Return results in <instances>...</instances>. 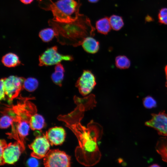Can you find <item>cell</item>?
<instances>
[{"label":"cell","mask_w":167,"mask_h":167,"mask_svg":"<svg viewBox=\"0 0 167 167\" xmlns=\"http://www.w3.org/2000/svg\"><path fill=\"white\" fill-rule=\"evenodd\" d=\"M74 100L77 106L68 114L59 115L57 119L65 122V126L74 134L78 141L79 145L75 150V156L77 161L86 166H92L100 160L101 154L97 142L103 134L102 126L91 120L87 127L82 125L81 121L84 112L96 106L95 96L90 94L83 98L75 96Z\"/></svg>","instance_id":"6da1fadb"},{"label":"cell","mask_w":167,"mask_h":167,"mask_svg":"<svg viewBox=\"0 0 167 167\" xmlns=\"http://www.w3.org/2000/svg\"><path fill=\"white\" fill-rule=\"evenodd\" d=\"M48 23L54 30L58 41L62 45L77 47L81 45L85 38L95 35V28L89 19L83 14L71 23H59L51 19Z\"/></svg>","instance_id":"7a4b0ae2"},{"label":"cell","mask_w":167,"mask_h":167,"mask_svg":"<svg viewBox=\"0 0 167 167\" xmlns=\"http://www.w3.org/2000/svg\"><path fill=\"white\" fill-rule=\"evenodd\" d=\"M39 6L47 11H52L54 20L61 23H69L76 20L81 4L75 0H59L53 2L50 0H38Z\"/></svg>","instance_id":"3957f363"},{"label":"cell","mask_w":167,"mask_h":167,"mask_svg":"<svg viewBox=\"0 0 167 167\" xmlns=\"http://www.w3.org/2000/svg\"><path fill=\"white\" fill-rule=\"evenodd\" d=\"M71 156L65 152L58 149L49 150L43 159L45 167H69L71 166Z\"/></svg>","instance_id":"277c9868"},{"label":"cell","mask_w":167,"mask_h":167,"mask_svg":"<svg viewBox=\"0 0 167 167\" xmlns=\"http://www.w3.org/2000/svg\"><path fill=\"white\" fill-rule=\"evenodd\" d=\"M73 58L71 55H64L58 52L57 46L49 48L45 50L39 58L40 66L56 65L62 61H72Z\"/></svg>","instance_id":"5b68a950"},{"label":"cell","mask_w":167,"mask_h":167,"mask_svg":"<svg viewBox=\"0 0 167 167\" xmlns=\"http://www.w3.org/2000/svg\"><path fill=\"white\" fill-rule=\"evenodd\" d=\"M25 79L15 75L4 78L5 93L9 103H11L14 99L17 98L21 91L24 89L23 83Z\"/></svg>","instance_id":"8992f818"},{"label":"cell","mask_w":167,"mask_h":167,"mask_svg":"<svg viewBox=\"0 0 167 167\" xmlns=\"http://www.w3.org/2000/svg\"><path fill=\"white\" fill-rule=\"evenodd\" d=\"M24 149L18 141L7 144L0 155V165L5 164H13L19 159L21 152Z\"/></svg>","instance_id":"52a82bcc"},{"label":"cell","mask_w":167,"mask_h":167,"mask_svg":"<svg viewBox=\"0 0 167 167\" xmlns=\"http://www.w3.org/2000/svg\"><path fill=\"white\" fill-rule=\"evenodd\" d=\"M95 77L90 71L84 70L76 84L79 93L83 96L90 93L96 85Z\"/></svg>","instance_id":"ba28073f"},{"label":"cell","mask_w":167,"mask_h":167,"mask_svg":"<svg viewBox=\"0 0 167 167\" xmlns=\"http://www.w3.org/2000/svg\"><path fill=\"white\" fill-rule=\"evenodd\" d=\"M50 145L45 134L42 136H37L28 145L29 148L32 150L31 156L38 159L44 158L49 150Z\"/></svg>","instance_id":"9c48e42d"},{"label":"cell","mask_w":167,"mask_h":167,"mask_svg":"<svg viewBox=\"0 0 167 167\" xmlns=\"http://www.w3.org/2000/svg\"><path fill=\"white\" fill-rule=\"evenodd\" d=\"M151 115V119L146 122L145 125L156 130L159 135L167 137V114L162 111Z\"/></svg>","instance_id":"30bf717a"},{"label":"cell","mask_w":167,"mask_h":167,"mask_svg":"<svg viewBox=\"0 0 167 167\" xmlns=\"http://www.w3.org/2000/svg\"><path fill=\"white\" fill-rule=\"evenodd\" d=\"M50 145H58L64 141L66 133L62 127L55 126L50 128L45 134Z\"/></svg>","instance_id":"8fae6325"},{"label":"cell","mask_w":167,"mask_h":167,"mask_svg":"<svg viewBox=\"0 0 167 167\" xmlns=\"http://www.w3.org/2000/svg\"><path fill=\"white\" fill-rule=\"evenodd\" d=\"M81 45L87 53L94 54L97 53L99 48V43L92 36H88L83 41Z\"/></svg>","instance_id":"7c38bea8"},{"label":"cell","mask_w":167,"mask_h":167,"mask_svg":"<svg viewBox=\"0 0 167 167\" xmlns=\"http://www.w3.org/2000/svg\"><path fill=\"white\" fill-rule=\"evenodd\" d=\"M54 70L51 76V79L55 84L61 87L64 77V68L60 63L56 65Z\"/></svg>","instance_id":"4fadbf2b"},{"label":"cell","mask_w":167,"mask_h":167,"mask_svg":"<svg viewBox=\"0 0 167 167\" xmlns=\"http://www.w3.org/2000/svg\"><path fill=\"white\" fill-rule=\"evenodd\" d=\"M2 62L5 66L8 67H15L21 64L18 56L12 53H8L3 56Z\"/></svg>","instance_id":"5bb4252c"},{"label":"cell","mask_w":167,"mask_h":167,"mask_svg":"<svg viewBox=\"0 0 167 167\" xmlns=\"http://www.w3.org/2000/svg\"><path fill=\"white\" fill-rule=\"evenodd\" d=\"M156 149L160 155L162 160L167 163V138L161 137L156 144Z\"/></svg>","instance_id":"9a60e30c"},{"label":"cell","mask_w":167,"mask_h":167,"mask_svg":"<svg viewBox=\"0 0 167 167\" xmlns=\"http://www.w3.org/2000/svg\"><path fill=\"white\" fill-rule=\"evenodd\" d=\"M96 27L99 33L105 35L107 34L111 28L109 18L105 17L99 19L96 22Z\"/></svg>","instance_id":"2e32d148"},{"label":"cell","mask_w":167,"mask_h":167,"mask_svg":"<svg viewBox=\"0 0 167 167\" xmlns=\"http://www.w3.org/2000/svg\"><path fill=\"white\" fill-rule=\"evenodd\" d=\"M29 123L32 130H41L45 125V119L41 115L37 113L31 119Z\"/></svg>","instance_id":"e0dca14e"},{"label":"cell","mask_w":167,"mask_h":167,"mask_svg":"<svg viewBox=\"0 0 167 167\" xmlns=\"http://www.w3.org/2000/svg\"><path fill=\"white\" fill-rule=\"evenodd\" d=\"M109 22L113 30L118 31L123 26L124 23L122 17L116 15H113L109 18Z\"/></svg>","instance_id":"ac0fdd59"},{"label":"cell","mask_w":167,"mask_h":167,"mask_svg":"<svg viewBox=\"0 0 167 167\" xmlns=\"http://www.w3.org/2000/svg\"><path fill=\"white\" fill-rule=\"evenodd\" d=\"M1 113L3 115L0 122V127L2 129L6 128L11 125L14 121V116L2 110Z\"/></svg>","instance_id":"d6986e66"},{"label":"cell","mask_w":167,"mask_h":167,"mask_svg":"<svg viewBox=\"0 0 167 167\" xmlns=\"http://www.w3.org/2000/svg\"><path fill=\"white\" fill-rule=\"evenodd\" d=\"M38 82L36 78L30 77L25 79L23 83L24 89L29 92L35 90L38 87Z\"/></svg>","instance_id":"ffe728a7"},{"label":"cell","mask_w":167,"mask_h":167,"mask_svg":"<svg viewBox=\"0 0 167 167\" xmlns=\"http://www.w3.org/2000/svg\"><path fill=\"white\" fill-rule=\"evenodd\" d=\"M55 36V33L53 28L43 29L39 33V36L45 42L51 41Z\"/></svg>","instance_id":"44dd1931"},{"label":"cell","mask_w":167,"mask_h":167,"mask_svg":"<svg viewBox=\"0 0 167 167\" xmlns=\"http://www.w3.org/2000/svg\"><path fill=\"white\" fill-rule=\"evenodd\" d=\"M115 61L117 67L120 69H127L130 66V60L125 56L120 55L117 56L116 58Z\"/></svg>","instance_id":"7402d4cb"},{"label":"cell","mask_w":167,"mask_h":167,"mask_svg":"<svg viewBox=\"0 0 167 167\" xmlns=\"http://www.w3.org/2000/svg\"><path fill=\"white\" fill-rule=\"evenodd\" d=\"M143 103L144 107L147 109H151L156 106V100L150 96H148L143 99Z\"/></svg>","instance_id":"603a6c76"},{"label":"cell","mask_w":167,"mask_h":167,"mask_svg":"<svg viewBox=\"0 0 167 167\" xmlns=\"http://www.w3.org/2000/svg\"><path fill=\"white\" fill-rule=\"evenodd\" d=\"M158 19L160 23L167 25V8H163L160 10Z\"/></svg>","instance_id":"cb8c5ba5"},{"label":"cell","mask_w":167,"mask_h":167,"mask_svg":"<svg viewBox=\"0 0 167 167\" xmlns=\"http://www.w3.org/2000/svg\"><path fill=\"white\" fill-rule=\"evenodd\" d=\"M4 78H2L0 80V99L1 101L5 100L6 93L4 84Z\"/></svg>","instance_id":"d4e9b609"},{"label":"cell","mask_w":167,"mask_h":167,"mask_svg":"<svg viewBox=\"0 0 167 167\" xmlns=\"http://www.w3.org/2000/svg\"><path fill=\"white\" fill-rule=\"evenodd\" d=\"M27 162V164L30 167H37L39 165V162L36 158L32 157Z\"/></svg>","instance_id":"484cf974"},{"label":"cell","mask_w":167,"mask_h":167,"mask_svg":"<svg viewBox=\"0 0 167 167\" xmlns=\"http://www.w3.org/2000/svg\"><path fill=\"white\" fill-rule=\"evenodd\" d=\"M0 155L2 154L4 149L7 146V144L6 141L4 139H1L0 141Z\"/></svg>","instance_id":"4316f807"},{"label":"cell","mask_w":167,"mask_h":167,"mask_svg":"<svg viewBox=\"0 0 167 167\" xmlns=\"http://www.w3.org/2000/svg\"><path fill=\"white\" fill-rule=\"evenodd\" d=\"M23 3L25 4H28L32 2L33 0H20Z\"/></svg>","instance_id":"83f0119b"},{"label":"cell","mask_w":167,"mask_h":167,"mask_svg":"<svg viewBox=\"0 0 167 167\" xmlns=\"http://www.w3.org/2000/svg\"><path fill=\"white\" fill-rule=\"evenodd\" d=\"M165 74L166 78V81L165 83V86L167 88V65H166L165 66Z\"/></svg>","instance_id":"f1b7e54d"},{"label":"cell","mask_w":167,"mask_h":167,"mask_svg":"<svg viewBox=\"0 0 167 167\" xmlns=\"http://www.w3.org/2000/svg\"><path fill=\"white\" fill-rule=\"evenodd\" d=\"M88 2L91 3H96L98 2L99 0H88Z\"/></svg>","instance_id":"f546056e"},{"label":"cell","mask_w":167,"mask_h":167,"mask_svg":"<svg viewBox=\"0 0 167 167\" xmlns=\"http://www.w3.org/2000/svg\"><path fill=\"white\" fill-rule=\"evenodd\" d=\"M160 166L157 164H154L151 165L150 167H160Z\"/></svg>","instance_id":"4dcf8cb0"}]
</instances>
